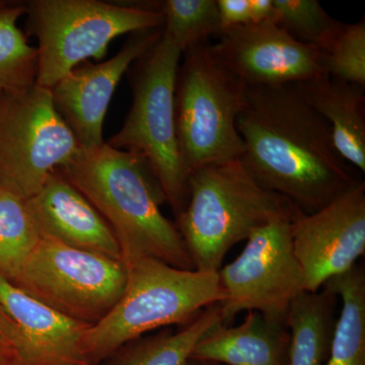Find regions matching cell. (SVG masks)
Here are the masks:
<instances>
[{
    "label": "cell",
    "instance_id": "cell-29",
    "mask_svg": "<svg viewBox=\"0 0 365 365\" xmlns=\"http://www.w3.org/2000/svg\"><path fill=\"white\" fill-rule=\"evenodd\" d=\"M187 365H222V364H215V362L200 361V360L190 359L188 364H187Z\"/></svg>",
    "mask_w": 365,
    "mask_h": 365
},
{
    "label": "cell",
    "instance_id": "cell-11",
    "mask_svg": "<svg viewBox=\"0 0 365 365\" xmlns=\"http://www.w3.org/2000/svg\"><path fill=\"white\" fill-rule=\"evenodd\" d=\"M292 249L306 289L316 292L348 272L365 254V182L359 180L323 208H295L290 222Z\"/></svg>",
    "mask_w": 365,
    "mask_h": 365
},
{
    "label": "cell",
    "instance_id": "cell-7",
    "mask_svg": "<svg viewBox=\"0 0 365 365\" xmlns=\"http://www.w3.org/2000/svg\"><path fill=\"white\" fill-rule=\"evenodd\" d=\"M26 13L39 42L36 83L47 88L88 59L104 58L115 38L163 26L158 4L36 0L26 6Z\"/></svg>",
    "mask_w": 365,
    "mask_h": 365
},
{
    "label": "cell",
    "instance_id": "cell-14",
    "mask_svg": "<svg viewBox=\"0 0 365 365\" xmlns=\"http://www.w3.org/2000/svg\"><path fill=\"white\" fill-rule=\"evenodd\" d=\"M26 202L41 237L122 261L111 228L61 170H54Z\"/></svg>",
    "mask_w": 365,
    "mask_h": 365
},
{
    "label": "cell",
    "instance_id": "cell-18",
    "mask_svg": "<svg viewBox=\"0 0 365 365\" xmlns=\"http://www.w3.org/2000/svg\"><path fill=\"white\" fill-rule=\"evenodd\" d=\"M337 294L326 285L304 292L290 304L287 365H325L337 322Z\"/></svg>",
    "mask_w": 365,
    "mask_h": 365
},
{
    "label": "cell",
    "instance_id": "cell-10",
    "mask_svg": "<svg viewBox=\"0 0 365 365\" xmlns=\"http://www.w3.org/2000/svg\"><path fill=\"white\" fill-rule=\"evenodd\" d=\"M292 218H276L257 230L237 258L218 271L225 294L220 304L225 325L242 312L285 322L290 304L307 292L292 249Z\"/></svg>",
    "mask_w": 365,
    "mask_h": 365
},
{
    "label": "cell",
    "instance_id": "cell-8",
    "mask_svg": "<svg viewBox=\"0 0 365 365\" xmlns=\"http://www.w3.org/2000/svg\"><path fill=\"white\" fill-rule=\"evenodd\" d=\"M81 150L51 91L34 83L0 93V187L29 199Z\"/></svg>",
    "mask_w": 365,
    "mask_h": 365
},
{
    "label": "cell",
    "instance_id": "cell-21",
    "mask_svg": "<svg viewBox=\"0 0 365 365\" xmlns=\"http://www.w3.org/2000/svg\"><path fill=\"white\" fill-rule=\"evenodd\" d=\"M40 239L26 199L0 187V277L11 282Z\"/></svg>",
    "mask_w": 365,
    "mask_h": 365
},
{
    "label": "cell",
    "instance_id": "cell-12",
    "mask_svg": "<svg viewBox=\"0 0 365 365\" xmlns=\"http://www.w3.org/2000/svg\"><path fill=\"white\" fill-rule=\"evenodd\" d=\"M211 48L247 88L300 85L327 76L319 50L294 40L276 23L227 31Z\"/></svg>",
    "mask_w": 365,
    "mask_h": 365
},
{
    "label": "cell",
    "instance_id": "cell-9",
    "mask_svg": "<svg viewBox=\"0 0 365 365\" xmlns=\"http://www.w3.org/2000/svg\"><path fill=\"white\" fill-rule=\"evenodd\" d=\"M123 262L41 237L11 283L68 318L95 325L123 294Z\"/></svg>",
    "mask_w": 365,
    "mask_h": 365
},
{
    "label": "cell",
    "instance_id": "cell-22",
    "mask_svg": "<svg viewBox=\"0 0 365 365\" xmlns=\"http://www.w3.org/2000/svg\"><path fill=\"white\" fill-rule=\"evenodd\" d=\"M25 13V6L0 2V93L36 83L38 50L16 24Z\"/></svg>",
    "mask_w": 365,
    "mask_h": 365
},
{
    "label": "cell",
    "instance_id": "cell-6",
    "mask_svg": "<svg viewBox=\"0 0 365 365\" xmlns=\"http://www.w3.org/2000/svg\"><path fill=\"white\" fill-rule=\"evenodd\" d=\"M211 44L182 53L178 71V139L189 176L208 165L239 160L244 153L237 121L247 86L223 66Z\"/></svg>",
    "mask_w": 365,
    "mask_h": 365
},
{
    "label": "cell",
    "instance_id": "cell-17",
    "mask_svg": "<svg viewBox=\"0 0 365 365\" xmlns=\"http://www.w3.org/2000/svg\"><path fill=\"white\" fill-rule=\"evenodd\" d=\"M330 126L334 146L346 163L365 173V93L329 76L297 85Z\"/></svg>",
    "mask_w": 365,
    "mask_h": 365
},
{
    "label": "cell",
    "instance_id": "cell-2",
    "mask_svg": "<svg viewBox=\"0 0 365 365\" xmlns=\"http://www.w3.org/2000/svg\"><path fill=\"white\" fill-rule=\"evenodd\" d=\"M59 170L111 228L125 265L151 258L195 270L176 225L160 210L167 201L143 158L105 143L79 150Z\"/></svg>",
    "mask_w": 365,
    "mask_h": 365
},
{
    "label": "cell",
    "instance_id": "cell-26",
    "mask_svg": "<svg viewBox=\"0 0 365 365\" xmlns=\"http://www.w3.org/2000/svg\"><path fill=\"white\" fill-rule=\"evenodd\" d=\"M24 342L18 326L0 306V356L11 365H21Z\"/></svg>",
    "mask_w": 365,
    "mask_h": 365
},
{
    "label": "cell",
    "instance_id": "cell-16",
    "mask_svg": "<svg viewBox=\"0 0 365 365\" xmlns=\"http://www.w3.org/2000/svg\"><path fill=\"white\" fill-rule=\"evenodd\" d=\"M289 332L287 323L258 312H248L239 326L218 322L192 351L191 359L222 365H287Z\"/></svg>",
    "mask_w": 365,
    "mask_h": 365
},
{
    "label": "cell",
    "instance_id": "cell-20",
    "mask_svg": "<svg viewBox=\"0 0 365 365\" xmlns=\"http://www.w3.org/2000/svg\"><path fill=\"white\" fill-rule=\"evenodd\" d=\"M341 302L325 365H365V272L356 265L326 283Z\"/></svg>",
    "mask_w": 365,
    "mask_h": 365
},
{
    "label": "cell",
    "instance_id": "cell-15",
    "mask_svg": "<svg viewBox=\"0 0 365 365\" xmlns=\"http://www.w3.org/2000/svg\"><path fill=\"white\" fill-rule=\"evenodd\" d=\"M0 306L23 338L21 365H90L83 341L91 325L64 316L1 277Z\"/></svg>",
    "mask_w": 365,
    "mask_h": 365
},
{
    "label": "cell",
    "instance_id": "cell-5",
    "mask_svg": "<svg viewBox=\"0 0 365 365\" xmlns=\"http://www.w3.org/2000/svg\"><path fill=\"white\" fill-rule=\"evenodd\" d=\"M182 54L162 34L137 60L130 111L121 130L107 143L145 160L176 216L188 200L189 181L178 139L175 104Z\"/></svg>",
    "mask_w": 365,
    "mask_h": 365
},
{
    "label": "cell",
    "instance_id": "cell-27",
    "mask_svg": "<svg viewBox=\"0 0 365 365\" xmlns=\"http://www.w3.org/2000/svg\"><path fill=\"white\" fill-rule=\"evenodd\" d=\"M216 2L220 14V36L232 29L251 25L250 0H216Z\"/></svg>",
    "mask_w": 365,
    "mask_h": 365
},
{
    "label": "cell",
    "instance_id": "cell-13",
    "mask_svg": "<svg viewBox=\"0 0 365 365\" xmlns=\"http://www.w3.org/2000/svg\"><path fill=\"white\" fill-rule=\"evenodd\" d=\"M162 34L163 28L132 34L111 59L98 64L85 62L50 88L57 112L81 150L105 143L103 125L117 86L132 63L148 52Z\"/></svg>",
    "mask_w": 365,
    "mask_h": 365
},
{
    "label": "cell",
    "instance_id": "cell-19",
    "mask_svg": "<svg viewBox=\"0 0 365 365\" xmlns=\"http://www.w3.org/2000/svg\"><path fill=\"white\" fill-rule=\"evenodd\" d=\"M218 322H222L220 304L176 332L160 331L127 343L100 365H187L197 342Z\"/></svg>",
    "mask_w": 365,
    "mask_h": 365
},
{
    "label": "cell",
    "instance_id": "cell-23",
    "mask_svg": "<svg viewBox=\"0 0 365 365\" xmlns=\"http://www.w3.org/2000/svg\"><path fill=\"white\" fill-rule=\"evenodd\" d=\"M163 35L182 53L220 34L216 0H165L158 4Z\"/></svg>",
    "mask_w": 365,
    "mask_h": 365
},
{
    "label": "cell",
    "instance_id": "cell-4",
    "mask_svg": "<svg viewBox=\"0 0 365 365\" xmlns=\"http://www.w3.org/2000/svg\"><path fill=\"white\" fill-rule=\"evenodd\" d=\"M125 266L123 294L83 336V351L90 365H100L127 343L151 331L186 325L225 299L218 273L177 268L151 258Z\"/></svg>",
    "mask_w": 365,
    "mask_h": 365
},
{
    "label": "cell",
    "instance_id": "cell-28",
    "mask_svg": "<svg viewBox=\"0 0 365 365\" xmlns=\"http://www.w3.org/2000/svg\"><path fill=\"white\" fill-rule=\"evenodd\" d=\"M251 24L276 23V11L273 0H250Z\"/></svg>",
    "mask_w": 365,
    "mask_h": 365
},
{
    "label": "cell",
    "instance_id": "cell-24",
    "mask_svg": "<svg viewBox=\"0 0 365 365\" xmlns=\"http://www.w3.org/2000/svg\"><path fill=\"white\" fill-rule=\"evenodd\" d=\"M321 53L330 78L365 88V20L341 23Z\"/></svg>",
    "mask_w": 365,
    "mask_h": 365
},
{
    "label": "cell",
    "instance_id": "cell-30",
    "mask_svg": "<svg viewBox=\"0 0 365 365\" xmlns=\"http://www.w3.org/2000/svg\"><path fill=\"white\" fill-rule=\"evenodd\" d=\"M0 365H11V364H9V362H7L6 360L4 359V357L0 356Z\"/></svg>",
    "mask_w": 365,
    "mask_h": 365
},
{
    "label": "cell",
    "instance_id": "cell-25",
    "mask_svg": "<svg viewBox=\"0 0 365 365\" xmlns=\"http://www.w3.org/2000/svg\"><path fill=\"white\" fill-rule=\"evenodd\" d=\"M276 24L294 40L321 50L337 30L340 21L317 0H273Z\"/></svg>",
    "mask_w": 365,
    "mask_h": 365
},
{
    "label": "cell",
    "instance_id": "cell-1",
    "mask_svg": "<svg viewBox=\"0 0 365 365\" xmlns=\"http://www.w3.org/2000/svg\"><path fill=\"white\" fill-rule=\"evenodd\" d=\"M237 128L245 169L302 212L323 208L360 180L297 85L247 88Z\"/></svg>",
    "mask_w": 365,
    "mask_h": 365
},
{
    "label": "cell",
    "instance_id": "cell-3",
    "mask_svg": "<svg viewBox=\"0 0 365 365\" xmlns=\"http://www.w3.org/2000/svg\"><path fill=\"white\" fill-rule=\"evenodd\" d=\"M294 210L255 181L239 158L190 175L188 200L175 225L194 269L217 273L235 245L276 218H292Z\"/></svg>",
    "mask_w": 365,
    "mask_h": 365
}]
</instances>
